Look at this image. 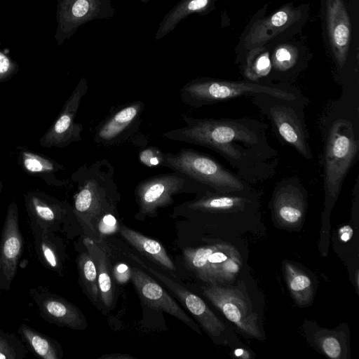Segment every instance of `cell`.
Wrapping results in <instances>:
<instances>
[{"label":"cell","instance_id":"obj_28","mask_svg":"<svg viewBox=\"0 0 359 359\" xmlns=\"http://www.w3.org/2000/svg\"><path fill=\"white\" fill-rule=\"evenodd\" d=\"M271 62L268 52L255 48L249 53L244 68L245 76L252 82H257L268 76L271 69Z\"/></svg>","mask_w":359,"mask_h":359},{"label":"cell","instance_id":"obj_22","mask_svg":"<svg viewBox=\"0 0 359 359\" xmlns=\"http://www.w3.org/2000/svg\"><path fill=\"white\" fill-rule=\"evenodd\" d=\"M44 313L58 325L74 330H83L86 320L81 311L74 305L59 297H48L41 303Z\"/></svg>","mask_w":359,"mask_h":359},{"label":"cell","instance_id":"obj_2","mask_svg":"<svg viewBox=\"0 0 359 359\" xmlns=\"http://www.w3.org/2000/svg\"><path fill=\"white\" fill-rule=\"evenodd\" d=\"M71 180L76 185L73 212L86 231L95 236L97 219L104 212L116 208L121 200L114 168L108 160H97L79 167Z\"/></svg>","mask_w":359,"mask_h":359},{"label":"cell","instance_id":"obj_10","mask_svg":"<svg viewBox=\"0 0 359 359\" xmlns=\"http://www.w3.org/2000/svg\"><path fill=\"white\" fill-rule=\"evenodd\" d=\"M203 293L241 331L251 337H261L257 315L253 311L249 298L242 292L210 284L203 287Z\"/></svg>","mask_w":359,"mask_h":359},{"label":"cell","instance_id":"obj_33","mask_svg":"<svg viewBox=\"0 0 359 359\" xmlns=\"http://www.w3.org/2000/svg\"><path fill=\"white\" fill-rule=\"evenodd\" d=\"M18 69V63L0 51V82L11 79Z\"/></svg>","mask_w":359,"mask_h":359},{"label":"cell","instance_id":"obj_27","mask_svg":"<svg viewBox=\"0 0 359 359\" xmlns=\"http://www.w3.org/2000/svg\"><path fill=\"white\" fill-rule=\"evenodd\" d=\"M78 269L80 283L90 301L97 307H100V292L96 265L87 252H81L78 257Z\"/></svg>","mask_w":359,"mask_h":359},{"label":"cell","instance_id":"obj_35","mask_svg":"<svg viewBox=\"0 0 359 359\" xmlns=\"http://www.w3.org/2000/svg\"><path fill=\"white\" fill-rule=\"evenodd\" d=\"M112 273L114 278L119 284L126 283L131 279L132 270L125 263L115 264Z\"/></svg>","mask_w":359,"mask_h":359},{"label":"cell","instance_id":"obj_21","mask_svg":"<svg viewBox=\"0 0 359 359\" xmlns=\"http://www.w3.org/2000/svg\"><path fill=\"white\" fill-rule=\"evenodd\" d=\"M83 243L96 265L100 302L106 309H109L115 300V287L109 254L97 240L86 237L83 239Z\"/></svg>","mask_w":359,"mask_h":359},{"label":"cell","instance_id":"obj_11","mask_svg":"<svg viewBox=\"0 0 359 359\" xmlns=\"http://www.w3.org/2000/svg\"><path fill=\"white\" fill-rule=\"evenodd\" d=\"M144 106L140 100L113 106L109 115L95 127L94 142L110 147L128 140L139 130Z\"/></svg>","mask_w":359,"mask_h":359},{"label":"cell","instance_id":"obj_26","mask_svg":"<svg viewBox=\"0 0 359 359\" xmlns=\"http://www.w3.org/2000/svg\"><path fill=\"white\" fill-rule=\"evenodd\" d=\"M287 284L292 296L300 306L309 304L313 297V287L309 277L290 263L284 264Z\"/></svg>","mask_w":359,"mask_h":359},{"label":"cell","instance_id":"obj_36","mask_svg":"<svg viewBox=\"0 0 359 359\" xmlns=\"http://www.w3.org/2000/svg\"><path fill=\"white\" fill-rule=\"evenodd\" d=\"M18 356L7 339L0 337V358H16Z\"/></svg>","mask_w":359,"mask_h":359},{"label":"cell","instance_id":"obj_12","mask_svg":"<svg viewBox=\"0 0 359 359\" xmlns=\"http://www.w3.org/2000/svg\"><path fill=\"white\" fill-rule=\"evenodd\" d=\"M88 82L81 78L69 98L65 101L61 111L48 130L39 139L43 147L64 148L81 140L83 125L75 122L81 102L88 91Z\"/></svg>","mask_w":359,"mask_h":359},{"label":"cell","instance_id":"obj_5","mask_svg":"<svg viewBox=\"0 0 359 359\" xmlns=\"http://www.w3.org/2000/svg\"><path fill=\"white\" fill-rule=\"evenodd\" d=\"M353 123L334 119L328 129L324 149V185L326 198L337 199L344 180L358 151V139Z\"/></svg>","mask_w":359,"mask_h":359},{"label":"cell","instance_id":"obj_19","mask_svg":"<svg viewBox=\"0 0 359 359\" xmlns=\"http://www.w3.org/2000/svg\"><path fill=\"white\" fill-rule=\"evenodd\" d=\"M299 18V12L290 6H285L270 17L257 21L251 27L245 39L248 49L258 48L276 34L289 27Z\"/></svg>","mask_w":359,"mask_h":359},{"label":"cell","instance_id":"obj_4","mask_svg":"<svg viewBox=\"0 0 359 359\" xmlns=\"http://www.w3.org/2000/svg\"><path fill=\"white\" fill-rule=\"evenodd\" d=\"M162 166L182 172L209 190L227 194L252 189L250 184L210 156L190 148L164 153Z\"/></svg>","mask_w":359,"mask_h":359},{"label":"cell","instance_id":"obj_17","mask_svg":"<svg viewBox=\"0 0 359 359\" xmlns=\"http://www.w3.org/2000/svg\"><path fill=\"white\" fill-rule=\"evenodd\" d=\"M326 25L332 53L341 67L346 62L351 39V24L343 0H326Z\"/></svg>","mask_w":359,"mask_h":359},{"label":"cell","instance_id":"obj_32","mask_svg":"<svg viewBox=\"0 0 359 359\" xmlns=\"http://www.w3.org/2000/svg\"><path fill=\"white\" fill-rule=\"evenodd\" d=\"M164 153L160 149L149 147L139 153V159L142 164L147 167L162 166Z\"/></svg>","mask_w":359,"mask_h":359},{"label":"cell","instance_id":"obj_18","mask_svg":"<svg viewBox=\"0 0 359 359\" xmlns=\"http://www.w3.org/2000/svg\"><path fill=\"white\" fill-rule=\"evenodd\" d=\"M22 243L18 226V206L12 202L8 207L0 246V274L9 283L15 276Z\"/></svg>","mask_w":359,"mask_h":359},{"label":"cell","instance_id":"obj_7","mask_svg":"<svg viewBox=\"0 0 359 359\" xmlns=\"http://www.w3.org/2000/svg\"><path fill=\"white\" fill-rule=\"evenodd\" d=\"M253 102L271 121L278 136L295 149L303 157L312 158L308 142L309 134L303 114L299 112L303 100L289 101L261 93L253 96Z\"/></svg>","mask_w":359,"mask_h":359},{"label":"cell","instance_id":"obj_9","mask_svg":"<svg viewBox=\"0 0 359 359\" xmlns=\"http://www.w3.org/2000/svg\"><path fill=\"white\" fill-rule=\"evenodd\" d=\"M111 0H57L55 39L62 45L83 24L114 16Z\"/></svg>","mask_w":359,"mask_h":359},{"label":"cell","instance_id":"obj_40","mask_svg":"<svg viewBox=\"0 0 359 359\" xmlns=\"http://www.w3.org/2000/svg\"><path fill=\"white\" fill-rule=\"evenodd\" d=\"M2 188H3V183H2V182L0 180V193H1V190H2Z\"/></svg>","mask_w":359,"mask_h":359},{"label":"cell","instance_id":"obj_38","mask_svg":"<svg viewBox=\"0 0 359 359\" xmlns=\"http://www.w3.org/2000/svg\"><path fill=\"white\" fill-rule=\"evenodd\" d=\"M353 229L349 225H345L339 230L340 239L344 242L348 241L353 236Z\"/></svg>","mask_w":359,"mask_h":359},{"label":"cell","instance_id":"obj_31","mask_svg":"<svg viewBox=\"0 0 359 359\" xmlns=\"http://www.w3.org/2000/svg\"><path fill=\"white\" fill-rule=\"evenodd\" d=\"M296 61L297 52L292 47L283 46L274 51L273 64L278 71L289 70L295 65Z\"/></svg>","mask_w":359,"mask_h":359},{"label":"cell","instance_id":"obj_3","mask_svg":"<svg viewBox=\"0 0 359 359\" xmlns=\"http://www.w3.org/2000/svg\"><path fill=\"white\" fill-rule=\"evenodd\" d=\"M261 93L289 101L304 100L297 90L290 87H280L252 81H231L209 77L194 79L180 89L181 100L194 108Z\"/></svg>","mask_w":359,"mask_h":359},{"label":"cell","instance_id":"obj_16","mask_svg":"<svg viewBox=\"0 0 359 359\" xmlns=\"http://www.w3.org/2000/svg\"><path fill=\"white\" fill-rule=\"evenodd\" d=\"M149 271L177 296L209 334L214 337L221 334L225 329L224 324L201 297L156 270L149 268Z\"/></svg>","mask_w":359,"mask_h":359},{"label":"cell","instance_id":"obj_25","mask_svg":"<svg viewBox=\"0 0 359 359\" xmlns=\"http://www.w3.org/2000/svg\"><path fill=\"white\" fill-rule=\"evenodd\" d=\"M212 0H181L163 18L155 35L158 40L172 31L179 22L193 13L205 12Z\"/></svg>","mask_w":359,"mask_h":359},{"label":"cell","instance_id":"obj_1","mask_svg":"<svg viewBox=\"0 0 359 359\" xmlns=\"http://www.w3.org/2000/svg\"><path fill=\"white\" fill-rule=\"evenodd\" d=\"M182 119L186 126L163 136L215 151L250 184L264 181L275 173L277 152L268 141L266 123L249 118H198L186 114Z\"/></svg>","mask_w":359,"mask_h":359},{"label":"cell","instance_id":"obj_6","mask_svg":"<svg viewBox=\"0 0 359 359\" xmlns=\"http://www.w3.org/2000/svg\"><path fill=\"white\" fill-rule=\"evenodd\" d=\"M208 191H212L178 171L151 176L140 182L135 189V201L139 208L136 217L143 219L156 215L159 208L172 204L175 195L187 193L198 195Z\"/></svg>","mask_w":359,"mask_h":359},{"label":"cell","instance_id":"obj_14","mask_svg":"<svg viewBox=\"0 0 359 359\" xmlns=\"http://www.w3.org/2000/svg\"><path fill=\"white\" fill-rule=\"evenodd\" d=\"M306 208V193L296 177L278 182L273 198V210L277 221L287 227L302 222Z\"/></svg>","mask_w":359,"mask_h":359},{"label":"cell","instance_id":"obj_15","mask_svg":"<svg viewBox=\"0 0 359 359\" xmlns=\"http://www.w3.org/2000/svg\"><path fill=\"white\" fill-rule=\"evenodd\" d=\"M258 196L252 188L240 192L219 194L205 191L196 198L182 205L187 210L203 213H238L255 203Z\"/></svg>","mask_w":359,"mask_h":359},{"label":"cell","instance_id":"obj_29","mask_svg":"<svg viewBox=\"0 0 359 359\" xmlns=\"http://www.w3.org/2000/svg\"><path fill=\"white\" fill-rule=\"evenodd\" d=\"M19 332L39 356L45 359L58 358L55 346L49 339L25 325L20 327Z\"/></svg>","mask_w":359,"mask_h":359},{"label":"cell","instance_id":"obj_24","mask_svg":"<svg viewBox=\"0 0 359 359\" xmlns=\"http://www.w3.org/2000/svg\"><path fill=\"white\" fill-rule=\"evenodd\" d=\"M24 196L29 212L43 222H51L61 219L68 209L66 203L41 191H30Z\"/></svg>","mask_w":359,"mask_h":359},{"label":"cell","instance_id":"obj_20","mask_svg":"<svg viewBox=\"0 0 359 359\" xmlns=\"http://www.w3.org/2000/svg\"><path fill=\"white\" fill-rule=\"evenodd\" d=\"M18 163L24 172L41 177L48 185L60 187L68 182L57 178V175L65 172V166L43 154L21 147L18 155Z\"/></svg>","mask_w":359,"mask_h":359},{"label":"cell","instance_id":"obj_8","mask_svg":"<svg viewBox=\"0 0 359 359\" xmlns=\"http://www.w3.org/2000/svg\"><path fill=\"white\" fill-rule=\"evenodd\" d=\"M183 255L187 266L198 278L210 284L232 282L242 268L238 250L227 243L186 248Z\"/></svg>","mask_w":359,"mask_h":359},{"label":"cell","instance_id":"obj_23","mask_svg":"<svg viewBox=\"0 0 359 359\" xmlns=\"http://www.w3.org/2000/svg\"><path fill=\"white\" fill-rule=\"evenodd\" d=\"M120 231L130 245L150 260L168 270H175L172 261L161 243L126 226H122Z\"/></svg>","mask_w":359,"mask_h":359},{"label":"cell","instance_id":"obj_13","mask_svg":"<svg viewBox=\"0 0 359 359\" xmlns=\"http://www.w3.org/2000/svg\"><path fill=\"white\" fill-rule=\"evenodd\" d=\"M131 280L144 303L177 318L201 334L199 327L177 302L151 277L137 268H132Z\"/></svg>","mask_w":359,"mask_h":359},{"label":"cell","instance_id":"obj_37","mask_svg":"<svg viewBox=\"0 0 359 359\" xmlns=\"http://www.w3.org/2000/svg\"><path fill=\"white\" fill-rule=\"evenodd\" d=\"M42 252L45 257L46 262L52 268H56L58 265L57 258L53 250L46 243L41 245Z\"/></svg>","mask_w":359,"mask_h":359},{"label":"cell","instance_id":"obj_39","mask_svg":"<svg viewBox=\"0 0 359 359\" xmlns=\"http://www.w3.org/2000/svg\"><path fill=\"white\" fill-rule=\"evenodd\" d=\"M99 359H135V358L125 353H111L103 355Z\"/></svg>","mask_w":359,"mask_h":359},{"label":"cell","instance_id":"obj_30","mask_svg":"<svg viewBox=\"0 0 359 359\" xmlns=\"http://www.w3.org/2000/svg\"><path fill=\"white\" fill-rule=\"evenodd\" d=\"M116 216V208L105 211L100 215L94 224L95 236L102 238L120 230L121 226Z\"/></svg>","mask_w":359,"mask_h":359},{"label":"cell","instance_id":"obj_34","mask_svg":"<svg viewBox=\"0 0 359 359\" xmlns=\"http://www.w3.org/2000/svg\"><path fill=\"white\" fill-rule=\"evenodd\" d=\"M324 353L331 358H339L341 353V346L337 338L332 336L325 337L320 341Z\"/></svg>","mask_w":359,"mask_h":359}]
</instances>
